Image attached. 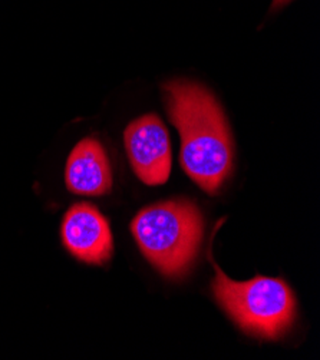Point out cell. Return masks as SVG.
<instances>
[{
    "label": "cell",
    "instance_id": "1",
    "mask_svg": "<svg viewBox=\"0 0 320 360\" xmlns=\"http://www.w3.org/2000/svg\"><path fill=\"white\" fill-rule=\"evenodd\" d=\"M167 111L181 138L180 162L205 193L216 194L233 171L234 147L226 115L204 86L175 79L164 86Z\"/></svg>",
    "mask_w": 320,
    "mask_h": 360
},
{
    "label": "cell",
    "instance_id": "2",
    "mask_svg": "<svg viewBox=\"0 0 320 360\" xmlns=\"http://www.w3.org/2000/svg\"><path fill=\"white\" fill-rule=\"evenodd\" d=\"M131 231L142 255L161 274L181 278L198 257L204 221L194 202L175 198L139 211Z\"/></svg>",
    "mask_w": 320,
    "mask_h": 360
},
{
    "label": "cell",
    "instance_id": "3",
    "mask_svg": "<svg viewBox=\"0 0 320 360\" xmlns=\"http://www.w3.org/2000/svg\"><path fill=\"white\" fill-rule=\"evenodd\" d=\"M212 266L216 271L212 295L244 333L277 340L292 329L297 306L286 281L264 276L234 281L215 262Z\"/></svg>",
    "mask_w": 320,
    "mask_h": 360
},
{
    "label": "cell",
    "instance_id": "4",
    "mask_svg": "<svg viewBox=\"0 0 320 360\" xmlns=\"http://www.w3.org/2000/svg\"><path fill=\"white\" fill-rule=\"evenodd\" d=\"M125 148L132 169L147 186L167 183L171 174V143L162 121L148 114L132 121L124 134Z\"/></svg>",
    "mask_w": 320,
    "mask_h": 360
},
{
    "label": "cell",
    "instance_id": "5",
    "mask_svg": "<svg viewBox=\"0 0 320 360\" xmlns=\"http://www.w3.org/2000/svg\"><path fill=\"white\" fill-rule=\"evenodd\" d=\"M62 241L79 262L102 266L114 255L113 233L102 212L88 202L70 207L62 223Z\"/></svg>",
    "mask_w": 320,
    "mask_h": 360
},
{
    "label": "cell",
    "instance_id": "6",
    "mask_svg": "<svg viewBox=\"0 0 320 360\" xmlns=\"http://www.w3.org/2000/svg\"><path fill=\"white\" fill-rule=\"evenodd\" d=\"M66 187L78 195L99 197L113 188V169L102 143L85 138L69 154L65 169Z\"/></svg>",
    "mask_w": 320,
    "mask_h": 360
}]
</instances>
